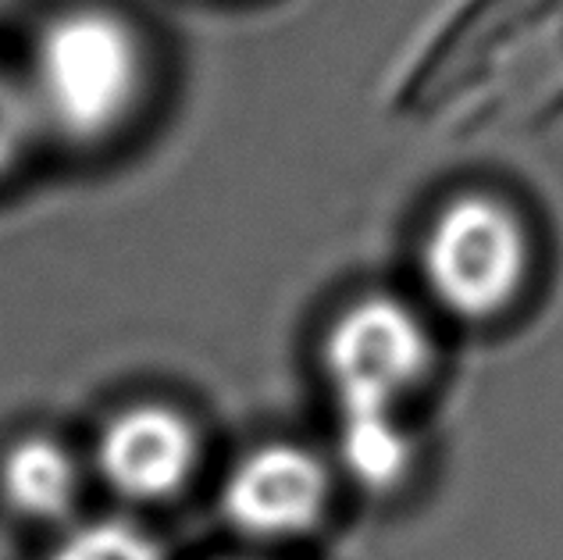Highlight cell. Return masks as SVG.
<instances>
[{
    "mask_svg": "<svg viewBox=\"0 0 563 560\" xmlns=\"http://www.w3.org/2000/svg\"><path fill=\"white\" fill-rule=\"evenodd\" d=\"M218 560H264V557H218Z\"/></svg>",
    "mask_w": 563,
    "mask_h": 560,
    "instance_id": "30bf717a",
    "label": "cell"
},
{
    "mask_svg": "<svg viewBox=\"0 0 563 560\" xmlns=\"http://www.w3.org/2000/svg\"><path fill=\"white\" fill-rule=\"evenodd\" d=\"M90 479L129 507L179 499L203 468V436L186 410L165 400H132L100 421L86 453Z\"/></svg>",
    "mask_w": 563,
    "mask_h": 560,
    "instance_id": "5b68a950",
    "label": "cell"
},
{
    "mask_svg": "<svg viewBox=\"0 0 563 560\" xmlns=\"http://www.w3.org/2000/svg\"><path fill=\"white\" fill-rule=\"evenodd\" d=\"M318 364L335 410H407L439 364L432 318L399 293H361L329 318Z\"/></svg>",
    "mask_w": 563,
    "mask_h": 560,
    "instance_id": "3957f363",
    "label": "cell"
},
{
    "mask_svg": "<svg viewBox=\"0 0 563 560\" xmlns=\"http://www.w3.org/2000/svg\"><path fill=\"white\" fill-rule=\"evenodd\" d=\"M151 47L136 19L82 0L36 29L22 72L43 136L100 146L136 122L151 94Z\"/></svg>",
    "mask_w": 563,
    "mask_h": 560,
    "instance_id": "6da1fadb",
    "label": "cell"
},
{
    "mask_svg": "<svg viewBox=\"0 0 563 560\" xmlns=\"http://www.w3.org/2000/svg\"><path fill=\"white\" fill-rule=\"evenodd\" d=\"M40 136L43 132L25 97L22 76L0 68V183H8L25 165Z\"/></svg>",
    "mask_w": 563,
    "mask_h": 560,
    "instance_id": "9c48e42d",
    "label": "cell"
},
{
    "mask_svg": "<svg viewBox=\"0 0 563 560\" xmlns=\"http://www.w3.org/2000/svg\"><path fill=\"white\" fill-rule=\"evenodd\" d=\"M86 485H90L86 457L57 436L25 432L0 453V504L29 525H71L82 507Z\"/></svg>",
    "mask_w": 563,
    "mask_h": 560,
    "instance_id": "8992f818",
    "label": "cell"
},
{
    "mask_svg": "<svg viewBox=\"0 0 563 560\" xmlns=\"http://www.w3.org/2000/svg\"><path fill=\"white\" fill-rule=\"evenodd\" d=\"M536 268V240L507 197L464 189L442 200L418 243L424 297L442 315L485 326L510 315Z\"/></svg>",
    "mask_w": 563,
    "mask_h": 560,
    "instance_id": "7a4b0ae2",
    "label": "cell"
},
{
    "mask_svg": "<svg viewBox=\"0 0 563 560\" xmlns=\"http://www.w3.org/2000/svg\"><path fill=\"white\" fill-rule=\"evenodd\" d=\"M339 475L321 453L296 439H264L243 450L218 485V510L250 542H300L329 521Z\"/></svg>",
    "mask_w": 563,
    "mask_h": 560,
    "instance_id": "277c9868",
    "label": "cell"
},
{
    "mask_svg": "<svg viewBox=\"0 0 563 560\" xmlns=\"http://www.w3.org/2000/svg\"><path fill=\"white\" fill-rule=\"evenodd\" d=\"M329 461L339 482L367 496H389L418 471L421 439L407 410H335Z\"/></svg>",
    "mask_w": 563,
    "mask_h": 560,
    "instance_id": "52a82bcc",
    "label": "cell"
},
{
    "mask_svg": "<svg viewBox=\"0 0 563 560\" xmlns=\"http://www.w3.org/2000/svg\"><path fill=\"white\" fill-rule=\"evenodd\" d=\"M43 560H168V550L136 518L103 514L65 525Z\"/></svg>",
    "mask_w": 563,
    "mask_h": 560,
    "instance_id": "ba28073f",
    "label": "cell"
}]
</instances>
